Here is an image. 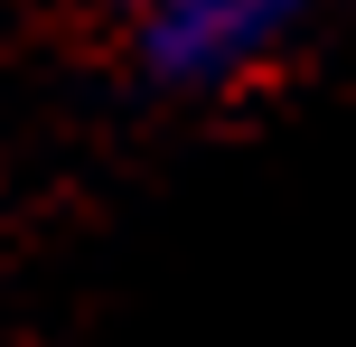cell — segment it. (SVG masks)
<instances>
[{"mask_svg":"<svg viewBox=\"0 0 356 347\" xmlns=\"http://www.w3.org/2000/svg\"><path fill=\"white\" fill-rule=\"evenodd\" d=\"M300 0H150L141 10V56L169 85H225V75L263 66L291 38Z\"/></svg>","mask_w":356,"mask_h":347,"instance_id":"cell-1","label":"cell"}]
</instances>
